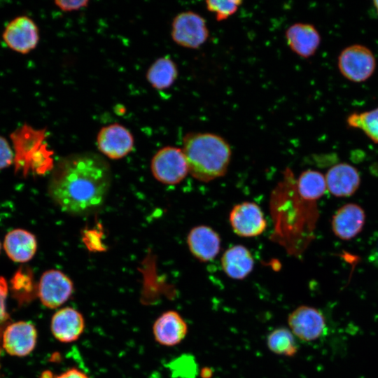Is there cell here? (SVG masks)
I'll return each instance as SVG.
<instances>
[{
    "mask_svg": "<svg viewBox=\"0 0 378 378\" xmlns=\"http://www.w3.org/2000/svg\"><path fill=\"white\" fill-rule=\"evenodd\" d=\"M188 330L184 318L174 310L162 313L155 319L152 329L155 342L169 347L181 343L186 337Z\"/></svg>",
    "mask_w": 378,
    "mask_h": 378,
    "instance_id": "15",
    "label": "cell"
},
{
    "mask_svg": "<svg viewBox=\"0 0 378 378\" xmlns=\"http://www.w3.org/2000/svg\"><path fill=\"white\" fill-rule=\"evenodd\" d=\"M10 290L13 298L19 304L29 302L32 298L36 287H34L32 275L29 270L24 267H20L13 274L10 281Z\"/></svg>",
    "mask_w": 378,
    "mask_h": 378,
    "instance_id": "24",
    "label": "cell"
},
{
    "mask_svg": "<svg viewBox=\"0 0 378 378\" xmlns=\"http://www.w3.org/2000/svg\"><path fill=\"white\" fill-rule=\"evenodd\" d=\"M346 123L350 127L361 130L370 139L378 144V107L350 114Z\"/></svg>",
    "mask_w": 378,
    "mask_h": 378,
    "instance_id": "25",
    "label": "cell"
},
{
    "mask_svg": "<svg viewBox=\"0 0 378 378\" xmlns=\"http://www.w3.org/2000/svg\"><path fill=\"white\" fill-rule=\"evenodd\" d=\"M222 269L230 279L243 280L254 267V258L251 251L244 246L237 244L229 247L220 259Z\"/></svg>",
    "mask_w": 378,
    "mask_h": 378,
    "instance_id": "20",
    "label": "cell"
},
{
    "mask_svg": "<svg viewBox=\"0 0 378 378\" xmlns=\"http://www.w3.org/2000/svg\"><path fill=\"white\" fill-rule=\"evenodd\" d=\"M299 197L307 202L315 203L327 190L325 176L320 172L307 169L301 173L295 183Z\"/></svg>",
    "mask_w": 378,
    "mask_h": 378,
    "instance_id": "22",
    "label": "cell"
},
{
    "mask_svg": "<svg viewBox=\"0 0 378 378\" xmlns=\"http://www.w3.org/2000/svg\"><path fill=\"white\" fill-rule=\"evenodd\" d=\"M9 287L7 281L0 276V323H4L8 318L6 302Z\"/></svg>",
    "mask_w": 378,
    "mask_h": 378,
    "instance_id": "28",
    "label": "cell"
},
{
    "mask_svg": "<svg viewBox=\"0 0 378 378\" xmlns=\"http://www.w3.org/2000/svg\"><path fill=\"white\" fill-rule=\"evenodd\" d=\"M211 375V371L209 368L203 369L201 372V376L203 378H209Z\"/></svg>",
    "mask_w": 378,
    "mask_h": 378,
    "instance_id": "31",
    "label": "cell"
},
{
    "mask_svg": "<svg viewBox=\"0 0 378 378\" xmlns=\"http://www.w3.org/2000/svg\"><path fill=\"white\" fill-rule=\"evenodd\" d=\"M229 222L233 232L241 237H258L267 226L263 211L253 202H242L234 205L230 212Z\"/></svg>",
    "mask_w": 378,
    "mask_h": 378,
    "instance_id": "9",
    "label": "cell"
},
{
    "mask_svg": "<svg viewBox=\"0 0 378 378\" xmlns=\"http://www.w3.org/2000/svg\"><path fill=\"white\" fill-rule=\"evenodd\" d=\"M325 178L327 190L337 197L352 195L358 190L360 183V177L358 170L346 162H340L330 167Z\"/></svg>",
    "mask_w": 378,
    "mask_h": 378,
    "instance_id": "18",
    "label": "cell"
},
{
    "mask_svg": "<svg viewBox=\"0 0 378 378\" xmlns=\"http://www.w3.org/2000/svg\"><path fill=\"white\" fill-rule=\"evenodd\" d=\"M373 4H374V6L376 8L377 13L378 14V0L374 1Z\"/></svg>",
    "mask_w": 378,
    "mask_h": 378,
    "instance_id": "32",
    "label": "cell"
},
{
    "mask_svg": "<svg viewBox=\"0 0 378 378\" xmlns=\"http://www.w3.org/2000/svg\"><path fill=\"white\" fill-rule=\"evenodd\" d=\"M187 244L195 258L206 262L213 260L220 253L221 239L212 227L200 225L190 230L187 236Z\"/></svg>",
    "mask_w": 378,
    "mask_h": 378,
    "instance_id": "14",
    "label": "cell"
},
{
    "mask_svg": "<svg viewBox=\"0 0 378 378\" xmlns=\"http://www.w3.org/2000/svg\"><path fill=\"white\" fill-rule=\"evenodd\" d=\"M134 137L125 126L113 123L104 126L97 136L98 150L112 160L121 159L127 155L134 148Z\"/></svg>",
    "mask_w": 378,
    "mask_h": 378,
    "instance_id": "12",
    "label": "cell"
},
{
    "mask_svg": "<svg viewBox=\"0 0 378 378\" xmlns=\"http://www.w3.org/2000/svg\"><path fill=\"white\" fill-rule=\"evenodd\" d=\"M285 37L290 49L302 58L313 56L321 43V36L312 24L297 22L285 31Z\"/></svg>",
    "mask_w": 378,
    "mask_h": 378,
    "instance_id": "17",
    "label": "cell"
},
{
    "mask_svg": "<svg viewBox=\"0 0 378 378\" xmlns=\"http://www.w3.org/2000/svg\"><path fill=\"white\" fill-rule=\"evenodd\" d=\"M288 324L294 336L303 342L318 340L326 328L322 312L307 305L299 306L290 313Z\"/></svg>",
    "mask_w": 378,
    "mask_h": 378,
    "instance_id": "10",
    "label": "cell"
},
{
    "mask_svg": "<svg viewBox=\"0 0 378 378\" xmlns=\"http://www.w3.org/2000/svg\"><path fill=\"white\" fill-rule=\"evenodd\" d=\"M36 295L48 309H59L71 297L74 284L64 272L51 269L45 271L36 285Z\"/></svg>",
    "mask_w": 378,
    "mask_h": 378,
    "instance_id": "7",
    "label": "cell"
},
{
    "mask_svg": "<svg viewBox=\"0 0 378 378\" xmlns=\"http://www.w3.org/2000/svg\"><path fill=\"white\" fill-rule=\"evenodd\" d=\"M39 30L36 22L27 15H19L6 26L2 39L10 50L25 55L37 46Z\"/></svg>",
    "mask_w": 378,
    "mask_h": 378,
    "instance_id": "8",
    "label": "cell"
},
{
    "mask_svg": "<svg viewBox=\"0 0 378 378\" xmlns=\"http://www.w3.org/2000/svg\"><path fill=\"white\" fill-rule=\"evenodd\" d=\"M45 130H36L28 124H23L10 134L14 152L15 172L25 174L29 169H36L45 158L43 141Z\"/></svg>",
    "mask_w": 378,
    "mask_h": 378,
    "instance_id": "3",
    "label": "cell"
},
{
    "mask_svg": "<svg viewBox=\"0 0 378 378\" xmlns=\"http://www.w3.org/2000/svg\"><path fill=\"white\" fill-rule=\"evenodd\" d=\"M35 235L24 229L9 231L4 240V248L8 257L15 262L24 263L31 260L37 251Z\"/></svg>",
    "mask_w": 378,
    "mask_h": 378,
    "instance_id": "19",
    "label": "cell"
},
{
    "mask_svg": "<svg viewBox=\"0 0 378 378\" xmlns=\"http://www.w3.org/2000/svg\"><path fill=\"white\" fill-rule=\"evenodd\" d=\"M150 169L154 178L165 185H176L189 174L186 158L182 148L164 146L154 155Z\"/></svg>",
    "mask_w": 378,
    "mask_h": 378,
    "instance_id": "5",
    "label": "cell"
},
{
    "mask_svg": "<svg viewBox=\"0 0 378 378\" xmlns=\"http://www.w3.org/2000/svg\"><path fill=\"white\" fill-rule=\"evenodd\" d=\"M37 338V330L33 323L19 321L5 327L2 334V346L9 355L24 357L34 351Z\"/></svg>",
    "mask_w": 378,
    "mask_h": 378,
    "instance_id": "11",
    "label": "cell"
},
{
    "mask_svg": "<svg viewBox=\"0 0 378 378\" xmlns=\"http://www.w3.org/2000/svg\"><path fill=\"white\" fill-rule=\"evenodd\" d=\"M209 36L206 20L192 10L178 13L172 20L171 36L178 46L198 49L207 41Z\"/></svg>",
    "mask_w": 378,
    "mask_h": 378,
    "instance_id": "4",
    "label": "cell"
},
{
    "mask_svg": "<svg viewBox=\"0 0 378 378\" xmlns=\"http://www.w3.org/2000/svg\"><path fill=\"white\" fill-rule=\"evenodd\" d=\"M53 378H90V377L85 372L76 368H70L60 374L54 376Z\"/></svg>",
    "mask_w": 378,
    "mask_h": 378,
    "instance_id": "30",
    "label": "cell"
},
{
    "mask_svg": "<svg viewBox=\"0 0 378 378\" xmlns=\"http://www.w3.org/2000/svg\"><path fill=\"white\" fill-rule=\"evenodd\" d=\"M178 68L169 57L158 58L149 66L146 77L148 83L155 90L169 88L178 78Z\"/></svg>",
    "mask_w": 378,
    "mask_h": 378,
    "instance_id": "21",
    "label": "cell"
},
{
    "mask_svg": "<svg viewBox=\"0 0 378 378\" xmlns=\"http://www.w3.org/2000/svg\"><path fill=\"white\" fill-rule=\"evenodd\" d=\"M1 241H0V252H1Z\"/></svg>",
    "mask_w": 378,
    "mask_h": 378,
    "instance_id": "33",
    "label": "cell"
},
{
    "mask_svg": "<svg viewBox=\"0 0 378 378\" xmlns=\"http://www.w3.org/2000/svg\"><path fill=\"white\" fill-rule=\"evenodd\" d=\"M88 3V0H57L54 1L55 6L64 12L78 10L86 7Z\"/></svg>",
    "mask_w": 378,
    "mask_h": 378,
    "instance_id": "29",
    "label": "cell"
},
{
    "mask_svg": "<svg viewBox=\"0 0 378 378\" xmlns=\"http://www.w3.org/2000/svg\"><path fill=\"white\" fill-rule=\"evenodd\" d=\"M267 346L271 352L289 357L295 356L298 349L294 335L286 327L270 332L267 337Z\"/></svg>",
    "mask_w": 378,
    "mask_h": 378,
    "instance_id": "23",
    "label": "cell"
},
{
    "mask_svg": "<svg viewBox=\"0 0 378 378\" xmlns=\"http://www.w3.org/2000/svg\"><path fill=\"white\" fill-rule=\"evenodd\" d=\"M111 184L107 161L95 153L71 154L61 158L50 175L48 192L64 212L85 216L104 203Z\"/></svg>",
    "mask_w": 378,
    "mask_h": 378,
    "instance_id": "1",
    "label": "cell"
},
{
    "mask_svg": "<svg viewBox=\"0 0 378 378\" xmlns=\"http://www.w3.org/2000/svg\"><path fill=\"white\" fill-rule=\"evenodd\" d=\"M182 150L189 174L201 182L223 177L227 172L232 150L222 136L210 132H190L183 139Z\"/></svg>",
    "mask_w": 378,
    "mask_h": 378,
    "instance_id": "2",
    "label": "cell"
},
{
    "mask_svg": "<svg viewBox=\"0 0 378 378\" xmlns=\"http://www.w3.org/2000/svg\"><path fill=\"white\" fill-rule=\"evenodd\" d=\"M14 163V152L6 138L0 135V170Z\"/></svg>",
    "mask_w": 378,
    "mask_h": 378,
    "instance_id": "27",
    "label": "cell"
},
{
    "mask_svg": "<svg viewBox=\"0 0 378 378\" xmlns=\"http://www.w3.org/2000/svg\"><path fill=\"white\" fill-rule=\"evenodd\" d=\"M243 3L241 0H208L206 9L215 14L217 21H223L234 15Z\"/></svg>",
    "mask_w": 378,
    "mask_h": 378,
    "instance_id": "26",
    "label": "cell"
},
{
    "mask_svg": "<svg viewBox=\"0 0 378 378\" xmlns=\"http://www.w3.org/2000/svg\"><path fill=\"white\" fill-rule=\"evenodd\" d=\"M337 64L341 74L354 83L367 80L376 69L374 54L368 47L360 44H354L342 50Z\"/></svg>",
    "mask_w": 378,
    "mask_h": 378,
    "instance_id": "6",
    "label": "cell"
},
{
    "mask_svg": "<svg viewBox=\"0 0 378 378\" xmlns=\"http://www.w3.org/2000/svg\"><path fill=\"white\" fill-rule=\"evenodd\" d=\"M85 328L83 315L71 307H62L54 313L50 320V331L59 342L71 343L78 340Z\"/></svg>",
    "mask_w": 378,
    "mask_h": 378,
    "instance_id": "13",
    "label": "cell"
},
{
    "mask_svg": "<svg viewBox=\"0 0 378 378\" xmlns=\"http://www.w3.org/2000/svg\"><path fill=\"white\" fill-rule=\"evenodd\" d=\"M365 222L363 209L355 203H347L334 214L331 226L334 234L342 240L348 241L357 236Z\"/></svg>",
    "mask_w": 378,
    "mask_h": 378,
    "instance_id": "16",
    "label": "cell"
}]
</instances>
